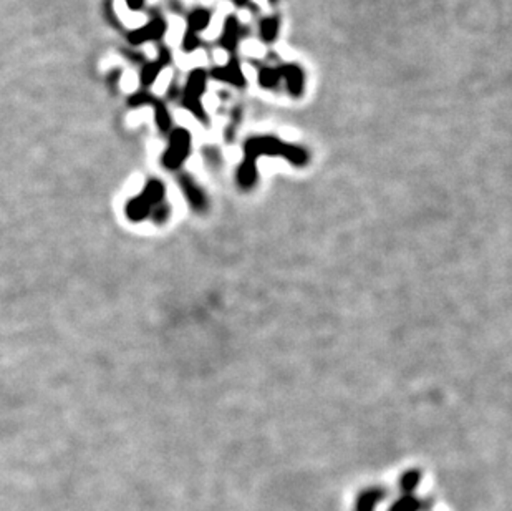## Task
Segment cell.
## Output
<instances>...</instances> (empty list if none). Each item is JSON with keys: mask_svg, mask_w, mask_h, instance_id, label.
<instances>
[{"mask_svg": "<svg viewBox=\"0 0 512 511\" xmlns=\"http://www.w3.org/2000/svg\"><path fill=\"white\" fill-rule=\"evenodd\" d=\"M211 75L214 78H217V80L229 82V83H232V85H237V86L244 85V75H242L239 65H237L236 62H231L229 65L211 70Z\"/></svg>", "mask_w": 512, "mask_h": 511, "instance_id": "cell-8", "label": "cell"}, {"mask_svg": "<svg viewBox=\"0 0 512 511\" xmlns=\"http://www.w3.org/2000/svg\"><path fill=\"white\" fill-rule=\"evenodd\" d=\"M280 75L287 80V88L289 92L295 97L304 92V72L295 65H289L280 69Z\"/></svg>", "mask_w": 512, "mask_h": 511, "instance_id": "cell-7", "label": "cell"}, {"mask_svg": "<svg viewBox=\"0 0 512 511\" xmlns=\"http://www.w3.org/2000/svg\"><path fill=\"white\" fill-rule=\"evenodd\" d=\"M126 5L130 7V10L138 12L145 7V0H126Z\"/></svg>", "mask_w": 512, "mask_h": 511, "instance_id": "cell-16", "label": "cell"}, {"mask_svg": "<svg viewBox=\"0 0 512 511\" xmlns=\"http://www.w3.org/2000/svg\"><path fill=\"white\" fill-rule=\"evenodd\" d=\"M245 152V160L239 168L237 173V180L242 188H251L257 180V171H256V160L260 154H269V156H284L287 160H291L293 165L304 166L307 163L308 156L305 153L304 148L299 146L282 143L280 140L272 136H259L249 140L244 146Z\"/></svg>", "mask_w": 512, "mask_h": 511, "instance_id": "cell-1", "label": "cell"}, {"mask_svg": "<svg viewBox=\"0 0 512 511\" xmlns=\"http://www.w3.org/2000/svg\"><path fill=\"white\" fill-rule=\"evenodd\" d=\"M199 47V38H197V34L194 32L188 30L184 34V38H182V50L184 51H193Z\"/></svg>", "mask_w": 512, "mask_h": 511, "instance_id": "cell-15", "label": "cell"}, {"mask_svg": "<svg viewBox=\"0 0 512 511\" xmlns=\"http://www.w3.org/2000/svg\"><path fill=\"white\" fill-rule=\"evenodd\" d=\"M180 185H181L182 191H184L186 198H188L189 203H191V206H193L194 209L201 211V209L206 208V196H204V193H202L199 186H197L191 180V176H188V174H182V176L180 178Z\"/></svg>", "mask_w": 512, "mask_h": 511, "instance_id": "cell-6", "label": "cell"}, {"mask_svg": "<svg viewBox=\"0 0 512 511\" xmlns=\"http://www.w3.org/2000/svg\"><path fill=\"white\" fill-rule=\"evenodd\" d=\"M234 2H236L237 5H241V7H242V5H244L245 2H247V0H234Z\"/></svg>", "mask_w": 512, "mask_h": 511, "instance_id": "cell-17", "label": "cell"}, {"mask_svg": "<svg viewBox=\"0 0 512 511\" xmlns=\"http://www.w3.org/2000/svg\"><path fill=\"white\" fill-rule=\"evenodd\" d=\"M164 65H166V63L161 62L160 58H158V60H154V62L146 63V65L141 69V73H140L141 85H145V86L153 85V83L156 82V78L160 77L162 67H164Z\"/></svg>", "mask_w": 512, "mask_h": 511, "instance_id": "cell-10", "label": "cell"}, {"mask_svg": "<svg viewBox=\"0 0 512 511\" xmlns=\"http://www.w3.org/2000/svg\"><path fill=\"white\" fill-rule=\"evenodd\" d=\"M191 150V134L184 128H174L169 134V146L162 156V165L169 169H176L188 158Z\"/></svg>", "mask_w": 512, "mask_h": 511, "instance_id": "cell-4", "label": "cell"}, {"mask_svg": "<svg viewBox=\"0 0 512 511\" xmlns=\"http://www.w3.org/2000/svg\"><path fill=\"white\" fill-rule=\"evenodd\" d=\"M162 198H164V186L156 180L149 181V183L146 185L145 191H143L138 198L130 201L128 208H126V215H128L133 221L145 219V217L151 213L154 204H161Z\"/></svg>", "mask_w": 512, "mask_h": 511, "instance_id": "cell-3", "label": "cell"}, {"mask_svg": "<svg viewBox=\"0 0 512 511\" xmlns=\"http://www.w3.org/2000/svg\"><path fill=\"white\" fill-rule=\"evenodd\" d=\"M209 22H211V12H208L206 9L193 10L188 17L189 30L194 32V34L204 30L209 25Z\"/></svg>", "mask_w": 512, "mask_h": 511, "instance_id": "cell-11", "label": "cell"}, {"mask_svg": "<svg viewBox=\"0 0 512 511\" xmlns=\"http://www.w3.org/2000/svg\"><path fill=\"white\" fill-rule=\"evenodd\" d=\"M280 78H282L280 70H276V69H264V70H260V73H259L260 86H265V88H272V86H276Z\"/></svg>", "mask_w": 512, "mask_h": 511, "instance_id": "cell-14", "label": "cell"}, {"mask_svg": "<svg viewBox=\"0 0 512 511\" xmlns=\"http://www.w3.org/2000/svg\"><path fill=\"white\" fill-rule=\"evenodd\" d=\"M166 34V22L162 19H153L149 21L146 25L140 27V29L133 30L128 35V40L133 45H141L145 42H153V40H160L162 38V35Z\"/></svg>", "mask_w": 512, "mask_h": 511, "instance_id": "cell-5", "label": "cell"}, {"mask_svg": "<svg viewBox=\"0 0 512 511\" xmlns=\"http://www.w3.org/2000/svg\"><path fill=\"white\" fill-rule=\"evenodd\" d=\"M239 22L236 21L234 17H229L228 22L224 25V34L221 37V45L228 50H234L237 47V42H239Z\"/></svg>", "mask_w": 512, "mask_h": 511, "instance_id": "cell-9", "label": "cell"}, {"mask_svg": "<svg viewBox=\"0 0 512 511\" xmlns=\"http://www.w3.org/2000/svg\"><path fill=\"white\" fill-rule=\"evenodd\" d=\"M153 106H154V120H156L158 128H160L162 133H169L171 115H169L168 110H166L164 103L160 102V100H154Z\"/></svg>", "mask_w": 512, "mask_h": 511, "instance_id": "cell-12", "label": "cell"}, {"mask_svg": "<svg viewBox=\"0 0 512 511\" xmlns=\"http://www.w3.org/2000/svg\"><path fill=\"white\" fill-rule=\"evenodd\" d=\"M206 82H208V73L202 69H196L189 73L188 82H186V88L182 92V105L191 112L194 117L199 118V120L206 121L204 108H202L201 103V95L206 90Z\"/></svg>", "mask_w": 512, "mask_h": 511, "instance_id": "cell-2", "label": "cell"}, {"mask_svg": "<svg viewBox=\"0 0 512 511\" xmlns=\"http://www.w3.org/2000/svg\"><path fill=\"white\" fill-rule=\"evenodd\" d=\"M260 37L264 38L265 42H272L273 38L277 37L279 34V21L273 17L265 19V21L260 22Z\"/></svg>", "mask_w": 512, "mask_h": 511, "instance_id": "cell-13", "label": "cell"}]
</instances>
